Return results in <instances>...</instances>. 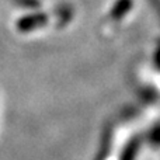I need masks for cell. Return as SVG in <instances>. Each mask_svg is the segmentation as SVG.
Instances as JSON below:
<instances>
[{"label":"cell","instance_id":"obj_1","mask_svg":"<svg viewBox=\"0 0 160 160\" xmlns=\"http://www.w3.org/2000/svg\"><path fill=\"white\" fill-rule=\"evenodd\" d=\"M47 22V16L44 13L39 14H32V16L22 17L21 20H18L17 22V28L20 31H31L34 28H37L38 25H42Z\"/></svg>","mask_w":160,"mask_h":160},{"label":"cell","instance_id":"obj_2","mask_svg":"<svg viewBox=\"0 0 160 160\" xmlns=\"http://www.w3.org/2000/svg\"><path fill=\"white\" fill-rule=\"evenodd\" d=\"M131 6H132V0H118L115 3V6H114L112 11H111V16L114 18H119L128 10H131Z\"/></svg>","mask_w":160,"mask_h":160},{"label":"cell","instance_id":"obj_3","mask_svg":"<svg viewBox=\"0 0 160 160\" xmlns=\"http://www.w3.org/2000/svg\"><path fill=\"white\" fill-rule=\"evenodd\" d=\"M11 2H14L20 7H25V8H35L39 6L38 0H11Z\"/></svg>","mask_w":160,"mask_h":160}]
</instances>
